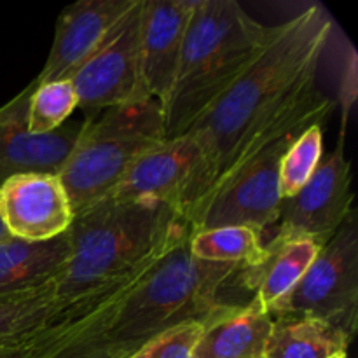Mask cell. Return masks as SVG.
<instances>
[{"mask_svg": "<svg viewBox=\"0 0 358 358\" xmlns=\"http://www.w3.org/2000/svg\"><path fill=\"white\" fill-rule=\"evenodd\" d=\"M332 24L320 6H310L271 27L248 69L185 133L196 149L194 168L178 206L185 222L254 136L317 83Z\"/></svg>", "mask_w": 358, "mask_h": 358, "instance_id": "6da1fadb", "label": "cell"}, {"mask_svg": "<svg viewBox=\"0 0 358 358\" xmlns=\"http://www.w3.org/2000/svg\"><path fill=\"white\" fill-rule=\"evenodd\" d=\"M66 233L70 259L55 283L56 304L152 264L191 229L163 201L105 196L77 212Z\"/></svg>", "mask_w": 358, "mask_h": 358, "instance_id": "7a4b0ae2", "label": "cell"}, {"mask_svg": "<svg viewBox=\"0 0 358 358\" xmlns=\"http://www.w3.org/2000/svg\"><path fill=\"white\" fill-rule=\"evenodd\" d=\"M269 30L236 0H194L177 73L161 103L164 140L191 129L254 62Z\"/></svg>", "mask_w": 358, "mask_h": 358, "instance_id": "3957f363", "label": "cell"}, {"mask_svg": "<svg viewBox=\"0 0 358 358\" xmlns=\"http://www.w3.org/2000/svg\"><path fill=\"white\" fill-rule=\"evenodd\" d=\"M189 238L152 266L112 318L105 343L126 358L164 332L189 324L208 325L236 306L224 301L222 290L243 266L194 257Z\"/></svg>", "mask_w": 358, "mask_h": 358, "instance_id": "277c9868", "label": "cell"}, {"mask_svg": "<svg viewBox=\"0 0 358 358\" xmlns=\"http://www.w3.org/2000/svg\"><path fill=\"white\" fill-rule=\"evenodd\" d=\"M334 105L320 93L317 83L304 90L254 136L208 198L189 215L191 233L248 226L266 240L282 203L280 163L283 154L308 126L327 121Z\"/></svg>", "mask_w": 358, "mask_h": 358, "instance_id": "5b68a950", "label": "cell"}, {"mask_svg": "<svg viewBox=\"0 0 358 358\" xmlns=\"http://www.w3.org/2000/svg\"><path fill=\"white\" fill-rule=\"evenodd\" d=\"M164 142L159 101L142 100L84 117L83 131L59 170L73 215L105 198L145 152Z\"/></svg>", "mask_w": 358, "mask_h": 358, "instance_id": "8992f818", "label": "cell"}, {"mask_svg": "<svg viewBox=\"0 0 358 358\" xmlns=\"http://www.w3.org/2000/svg\"><path fill=\"white\" fill-rule=\"evenodd\" d=\"M269 315H301L325 322L350 339L358 322V222L353 210L322 247L297 285L269 308Z\"/></svg>", "mask_w": 358, "mask_h": 358, "instance_id": "52a82bcc", "label": "cell"}, {"mask_svg": "<svg viewBox=\"0 0 358 358\" xmlns=\"http://www.w3.org/2000/svg\"><path fill=\"white\" fill-rule=\"evenodd\" d=\"M352 203V164L345 156V142L339 138L311 180L296 196L282 199L264 248L292 238H311L325 245L353 212Z\"/></svg>", "mask_w": 358, "mask_h": 358, "instance_id": "ba28073f", "label": "cell"}, {"mask_svg": "<svg viewBox=\"0 0 358 358\" xmlns=\"http://www.w3.org/2000/svg\"><path fill=\"white\" fill-rule=\"evenodd\" d=\"M140 6L142 0H136L117 30L70 77L79 107L87 114L149 100L140 79Z\"/></svg>", "mask_w": 358, "mask_h": 358, "instance_id": "9c48e42d", "label": "cell"}, {"mask_svg": "<svg viewBox=\"0 0 358 358\" xmlns=\"http://www.w3.org/2000/svg\"><path fill=\"white\" fill-rule=\"evenodd\" d=\"M34 87L31 83L0 107V185L17 175L59 173L83 131L84 119L65 122L48 135L28 131L27 112Z\"/></svg>", "mask_w": 358, "mask_h": 358, "instance_id": "30bf717a", "label": "cell"}, {"mask_svg": "<svg viewBox=\"0 0 358 358\" xmlns=\"http://www.w3.org/2000/svg\"><path fill=\"white\" fill-rule=\"evenodd\" d=\"M73 220L69 192L58 173H27L0 185V222L24 241H48L69 231Z\"/></svg>", "mask_w": 358, "mask_h": 358, "instance_id": "8fae6325", "label": "cell"}, {"mask_svg": "<svg viewBox=\"0 0 358 358\" xmlns=\"http://www.w3.org/2000/svg\"><path fill=\"white\" fill-rule=\"evenodd\" d=\"M136 0H79L62 10L37 84L70 79L117 30Z\"/></svg>", "mask_w": 358, "mask_h": 358, "instance_id": "7c38bea8", "label": "cell"}, {"mask_svg": "<svg viewBox=\"0 0 358 358\" xmlns=\"http://www.w3.org/2000/svg\"><path fill=\"white\" fill-rule=\"evenodd\" d=\"M194 0H142L138 16L140 79L149 100H166L180 62Z\"/></svg>", "mask_w": 358, "mask_h": 358, "instance_id": "4fadbf2b", "label": "cell"}, {"mask_svg": "<svg viewBox=\"0 0 358 358\" xmlns=\"http://www.w3.org/2000/svg\"><path fill=\"white\" fill-rule=\"evenodd\" d=\"M194 163L196 149L187 136L164 140L143 154L107 196L122 199H156L173 206L178 212Z\"/></svg>", "mask_w": 358, "mask_h": 358, "instance_id": "5bb4252c", "label": "cell"}, {"mask_svg": "<svg viewBox=\"0 0 358 358\" xmlns=\"http://www.w3.org/2000/svg\"><path fill=\"white\" fill-rule=\"evenodd\" d=\"M70 259L69 233L48 241L0 240V297L37 292L58 282Z\"/></svg>", "mask_w": 358, "mask_h": 358, "instance_id": "9a60e30c", "label": "cell"}, {"mask_svg": "<svg viewBox=\"0 0 358 358\" xmlns=\"http://www.w3.org/2000/svg\"><path fill=\"white\" fill-rule=\"evenodd\" d=\"M273 317L252 297L205 325L194 346L196 358L264 357Z\"/></svg>", "mask_w": 358, "mask_h": 358, "instance_id": "2e32d148", "label": "cell"}, {"mask_svg": "<svg viewBox=\"0 0 358 358\" xmlns=\"http://www.w3.org/2000/svg\"><path fill=\"white\" fill-rule=\"evenodd\" d=\"M324 245L311 238H292L266 248L268 257L262 264L241 269L240 280L254 299L269 310L297 285Z\"/></svg>", "mask_w": 358, "mask_h": 358, "instance_id": "e0dca14e", "label": "cell"}, {"mask_svg": "<svg viewBox=\"0 0 358 358\" xmlns=\"http://www.w3.org/2000/svg\"><path fill=\"white\" fill-rule=\"evenodd\" d=\"M352 339L325 322L301 315L273 318L266 358H331L346 352Z\"/></svg>", "mask_w": 358, "mask_h": 358, "instance_id": "ac0fdd59", "label": "cell"}, {"mask_svg": "<svg viewBox=\"0 0 358 358\" xmlns=\"http://www.w3.org/2000/svg\"><path fill=\"white\" fill-rule=\"evenodd\" d=\"M189 250L208 262H227L243 268L262 264L268 257L261 233L248 226H226L191 233Z\"/></svg>", "mask_w": 358, "mask_h": 358, "instance_id": "d6986e66", "label": "cell"}, {"mask_svg": "<svg viewBox=\"0 0 358 358\" xmlns=\"http://www.w3.org/2000/svg\"><path fill=\"white\" fill-rule=\"evenodd\" d=\"M56 306L55 285L30 294L0 297V350L30 341Z\"/></svg>", "mask_w": 358, "mask_h": 358, "instance_id": "ffe728a7", "label": "cell"}, {"mask_svg": "<svg viewBox=\"0 0 358 358\" xmlns=\"http://www.w3.org/2000/svg\"><path fill=\"white\" fill-rule=\"evenodd\" d=\"M324 124L308 126L285 150L280 163V196L282 199L296 196L320 166L324 156Z\"/></svg>", "mask_w": 358, "mask_h": 358, "instance_id": "44dd1931", "label": "cell"}, {"mask_svg": "<svg viewBox=\"0 0 358 358\" xmlns=\"http://www.w3.org/2000/svg\"><path fill=\"white\" fill-rule=\"evenodd\" d=\"M34 84L27 112L28 131L48 135L65 124L66 119L79 107V100L70 79L49 80L44 84L34 80Z\"/></svg>", "mask_w": 358, "mask_h": 358, "instance_id": "7402d4cb", "label": "cell"}, {"mask_svg": "<svg viewBox=\"0 0 358 358\" xmlns=\"http://www.w3.org/2000/svg\"><path fill=\"white\" fill-rule=\"evenodd\" d=\"M205 325L189 324L164 332L138 352L142 358H196L194 346Z\"/></svg>", "mask_w": 358, "mask_h": 358, "instance_id": "603a6c76", "label": "cell"}, {"mask_svg": "<svg viewBox=\"0 0 358 358\" xmlns=\"http://www.w3.org/2000/svg\"><path fill=\"white\" fill-rule=\"evenodd\" d=\"M77 358H126V357L122 355L121 352H117L115 348H112V346L101 345V346H96V348H93L91 352L84 353V355H80Z\"/></svg>", "mask_w": 358, "mask_h": 358, "instance_id": "cb8c5ba5", "label": "cell"}, {"mask_svg": "<svg viewBox=\"0 0 358 358\" xmlns=\"http://www.w3.org/2000/svg\"><path fill=\"white\" fill-rule=\"evenodd\" d=\"M0 358H31L30 346L28 343L20 346H13V348L0 350Z\"/></svg>", "mask_w": 358, "mask_h": 358, "instance_id": "d4e9b609", "label": "cell"}, {"mask_svg": "<svg viewBox=\"0 0 358 358\" xmlns=\"http://www.w3.org/2000/svg\"><path fill=\"white\" fill-rule=\"evenodd\" d=\"M7 236H9V234H7L6 227H3V224L0 222V240H3V238H7Z\"/></svg>", "mask_w": 358, "mask_h": 358, "instance_id": "484cf974", "label": "cell"}, {"mask_svg": "<svg viewBox=\"0 0 358 358\" xmlns=\"http://www.w3.org/2000/svg\"><path fill=\"white\" fill-rule=\"evenodd\" d=\"M331 358H348V357H346V352H343V353H338V355H334Z\"/></svg>", "mask_w": 358, "mask_h": 358, "instance_id": "4316f807", "label": "cell"}, {"mask_svg": "<svg viewBox=\"0 0 358 358\" xmlns=\"http://www.w3.org/2000/svg\"><path fill=\"white\" fill-rule=\"evenodd\" d=\"M131 358H142V357H140V355H138V353H136V355H133Z\"/></svg>", "mask_w": 358, "mask_h": 358, "instance_id": "83f0119b", "label": "cell"}, {"mask_svg": "<svg viewBox=\"0 0 358 358\" xmlns=\"http://www.w3.org/2000/svg\"><path fill=\"white\" fill-rule=\"evenodd\" d=\"M261 358H266V357H261Z\"/></svg>", "mask_w": 358, "mask_h": 358, "instance_id": "f1b7e54d", "label": "cell"}]
</instances>
